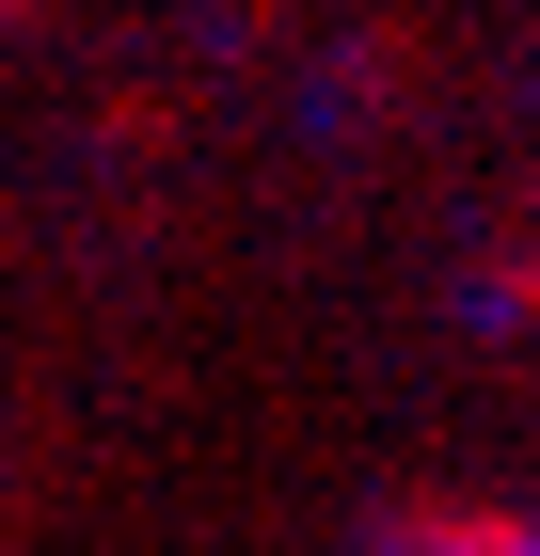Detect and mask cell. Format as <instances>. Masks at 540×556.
<instances>
[{
  "label": "cell",
  "mask_w": 540,
  "mask_h": 556,
  "mask_svg": "<svg viewBox=\"0 0 540 556\" xmlns=\"http://www.w3.org/2000/svg\"><path fill=\"white\" fill-rule=\"evenodd\" d=\"M381 556H540V525L477 509V493H398V509H381Z\"/></svg>",
  "instance_id": "cell-1"
},
{
  "label": "cell",
  "mask_w": 540,
  "mask_h": 556,
  "mask_svg": "<svg viewBox=\"0 0 540 556\" xmlns=\"http://www.w3.org/2000/svg\"><path fill=\"white\" fill-rule=\"evenodd\" d=\"M477 318H540V239H508V255L477 270Z\"/></svg>",
  "instance_id": "cell-2"
},
{
  "label": "cell",
  "mask_w": 540,
  "mask_h": 556,
  "mask_svg": "<svg viewBox=\"0 0 540 556\" xmlns=\"http://www.w3.org/2000/svg\"><path fill=\"white\" fill-rule=\"evenodd\" d=\"M16 16H33V0H0V33H16Z\"/></svg>",
  "instance_id": "cell-3"
}]
</instances>
